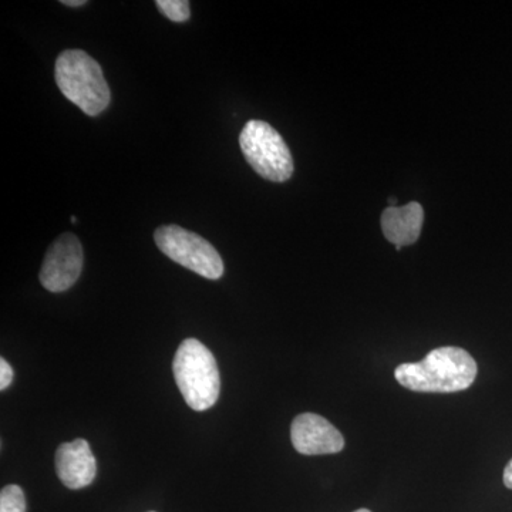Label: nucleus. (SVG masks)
I'll return each mask as SVG.
<instances>
[{"mask_svg": "<svg viewBox=\"0 0 512 512\" xmlns=\"http://www.w3.org/2000/svg\"><path fill=\"white\" fill-rule=\"evenodd\" d=\"M478 366L467 350L444 346L431 350L417 363H403L394 370L397 382L417 393H456L476 380Z\"/></svg>", "mask_w": 512, "mask_h": 512, "instance_id": "nucleus-1", "label": "nucleus"}, {"mask_svg": "<svg viewBox=\"0 0 512 512\" xmlns=\"http://www.w3.org/2000/svg\"><path fill=\"white\" fill-rule=\"evenodd\" d=\"M55 77L60 92L87 116L109 107L111 94L100 64L83 50H64L57 57Z\"/></svg>", "mask_w": 512, "mask_h": 512, "instance_id": "nucleus-2", "label": "nucleus"}, {"mask_svg": "<svg viewBox=\"0 0 512 512\" xmlns=\"http://www.w3.org/2000/svg\"><path fill=\"white\" fill-rule=\"evenodd\" d=\"M174 377L185 403L205 412L217 403L221 392L217 360L200 340L185 339L174 357Z\"/></svg>", "mask_w": 512, "mask_h": 512, "instance_id": "nucleus-3", "label": "nucleus"}, {"mask_svg": "<svg viewBox=\"0 0 512 512\" xmlns=\"http://www.w3.org/2000/svg\"><path fill=\"white\" fill-rule=\"evenodd\" d=\"M239 146L245 160L265 180L285 183L292 177L291 151L281 134L265 121H248L239 136Z\"/></svg>", "mask_w": 512, "mask_h": 512, "instance_id": "nucleus-4", "label": "nucleus"}, {"mask_svg": "<svg viewBox=\"0 0 512 512\" xmlns=\"http://www.w3.org/2000/svg\"><path fill=\"white\" fill-rule=\"evenodd\" d=\"M154 241L165 256L195 274L212 281L224 275V262L217 249L195 232L178 225H163L154 232Z\"/></svg>", "mask_w": 512, "mask_h": 512, "instance_id": "nucleus-5", "label": "nucleus"}, {"mask_svg": "<svg viewBox=\"0 0 512 512\" xmlns=\"http://www.w3.org/2000/svg\"><path fill=\"white\" fill-rule=\"evenodd\" d=\"M83 248L76 235H60L50 245L40 269V282L50 292H64L72 288L82 274Z\"/></svg>", "mask_w": 512, "mask_h": 512, "instance_id": "nucleus-6", "label": "nucleus"}, {"mask_svg": "<svg viewBox=\"0 0 512 512\" xmlns=\"http://www.w3.org/2000/svg\"><path fill=\"white\" fill-rule=\"evenodd\" d=\"M293 447L303 456L336 454L345 448V437L330 421L319 414L303 413L291 427Z\"/></svg>", "mask_w": 512, "mask_h": 512, "instance_id": "nucleus-7", "label": "nucleus"}, {"mask_svg": "<svg viewBox=\"0 0 512 512\" xmlns=\"http://www.w3.org/2000/svg\"><path fill=\"white\" fill-rule=\"evenodd\" d=\"M56 473L70 490H80L92 484L97 474V461L89 443L76 439L57 448Z\"/></svg>", "mask_w": 512, "mask_h": 512, "instance_id": "nucleus-8", "label": "nucleus"}, {"mask_svg": "<svg viewBox=\"0 0 512 512\" xmlns=\"http://www.w3.org/2000/svg\"><path fill=\"white\" fill-rule=\"evenodd\" d=\"M423 221L424 210L419 202H410L403 207H387L382 214V231L387 241L396 248L407 247L420 238Z\"/></svg>", "mask_w": 512, "mask_h": 512, "instance_id": "nucleus-9", "label": "nucleus"}, {"mask_svg": "<svg viewBox=\"0 0 512 512\" xmlns=\"http://www.w3.org/2000/svg\"><path fill=\"white\" fill-rule=\"evenodd\" d=\"M0 512H26V497L19 485H6L0 491Z\"/></svg>", "mask_w": 512, "mask_h": 512, "instance_id": "nucleus-10", "label": "nucleus"}, {"mask_svg": "<svg viewBox=\"0 0 512 512\" xmlns=\"http://www.w3.org/2000/svg\"><path fill=\"white\" fill-rule=\"evenodd\" d=\"M157 8L165 18L183 23L190 19V2L187 0H157Z\"/></svg>", "mask_w": 512, "mask_h": 512, "instance_id": "nucleus-11", "label": "nucleus"}, {"mask_svg": "<svg viewBox=\"0 0 512 512\" xmlns=\"http://www.w3.org/2000/svg\"><path fill=\"white\" fill-rule=\"evenodd\" d=\"M13 380V370L5 359H0V390H6Z\"/></svg>", "mask_w": 512, "mask_h": 512, "instance_id": "nucleus-12", "label": "nucleus"}, {"mask_svg": "<svg viewBox=\"0 0 512 512\" xmlns=\"http://www.w3.org/2000/svg\"><path fill=\"white\" fill-rule=\"evenodd\" d=\"M504 484L505 487L510 488L512 490V460L507 464L504 470Z\"/></svg>", "mask_w": 512, "mask_h": 512, "instance_id": "nucleus-13", "label": "nucleus"}, {"mask_svg": "<svg viewBox=\"0 0 512 512\" xmlns=\"http://www.w3.org/2000/svg\"><path fill=\"white\" fill-rule=\"evenodd\" d=\"M86 0H62V5L69 6V8H79V6L86 5Z\"/></svg>", "mask_w": 512, "mask_h": 512, "instance_id": "nucleus-14", "label": "nucleus"}, {"mask_svg": "<svg viewBox=\"0 0 512 512\" xmlns=\"http://www.w3.org/2000/svg\"><path fill=\"white\" fill-rule=\"evenodd\" d=\"M355 512H372V511L366 510V508H360V510H357Z\"/></svg>", "mask_w": 512, "mask_h": 512, "instance_id": "nucleus-15", "label": "nucleus"}, {"mask_svg": "<svg viewBox=\"0 0 512 512\" xmlns=\"http://www.w3.org/2000/svg\"><path fill=\"white\" fill-rule=\"evenodd\" d=\"M77 222V218L76 217H72V224H76Z\"/></svg>", "mask_w": 512, "mask_h": 512, "instance_id": "nucleus-16", "label": "nucleus"}, {"mask_svg": "<svg viewBox=\"0 0 512 512\" xmlns=\"http://www.w3.org/2000/svg\"><path fill=\"white\" fill-rule=\"evenodd\" d=\"M151 512H154V511H151Z\"/></svg>", "mask_w": 512, "mask_h": 512, "instance_id": "nucleus-17", "label": "nucleus"}]
</instances>
